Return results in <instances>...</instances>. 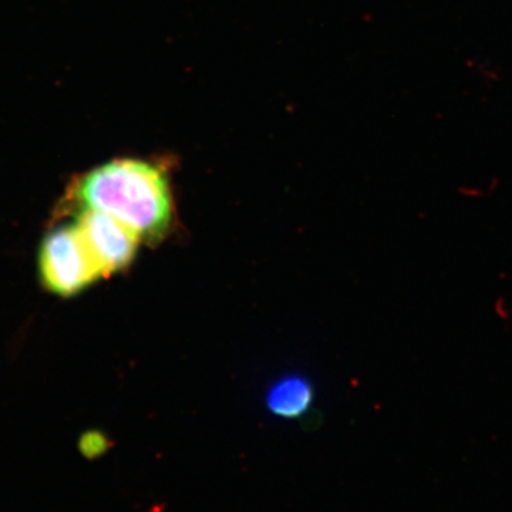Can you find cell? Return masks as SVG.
Returning <instances> with one entry per match:
<instances>
[{
	"label": "cell",
	"instance_id": "obj_1",
	"mask_svg": "<svg viewBox=\"0 0 512 512\" xmlns=\"http://www.w3.org/2000/svg\"><path fill=\"white\" fill-rule=\"evenodd\" d=\"M82 208L106 212L144 239H160L174 215L167 171L154 161L117 158L93 168L74 185Z\"/></svg>",
	"mask_w": 512,
	"mask_h": 512
},
{
	"label": "cell",
	"instance_id": "obj_2",
	"mask_svg": "<svg viewBox=\"0 0 512 512\" xmlns=\"http://www.w3.org/2000/svg\"><path fill=\"white\" fill-rule=\"evenodd\" d=\"M40 278L50 292L63 298L79 295L101 274L76 225L53 229L39 252Z\"/></svg>",
	"mask_w": 512,
	"mask_h": 512
},
{
	"label": "cell",
	"instance_id": "obj_3",
	"mask_svg": "<svg viewBox=\"0 0 512 512\" xmlns=\"http://www.w3.org/2000/svg\"><path fill=\"white\" fill-rule=\"evenodd\" d=\"M76 227L101 278L124 271L136 258L140 235L106 212L82 208Z\"/></svg>",
	"mask_w": 512,
	"mask_h": 512
},
{
	"label": "cell",
	"instance_id": "obj_4",
	"mask_svg": "<svg viewBox=\"0 0 512 512\" xmlns=\"http://www.w3.org/2000/svg\"><path fill=\"white\" fill-rule=\"evenodd\" d=\"M312 387L301 377H286L268 393L269 410L284 419H298L312 403Z\"/></svg>",
	"mask_w": 512,
	"mask_h": 512
}]
</instances>
